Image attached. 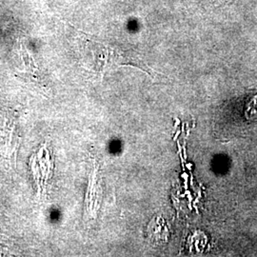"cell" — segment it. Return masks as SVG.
<instances>
[{"mask_svg": "<svg viewBox=\"0 0 257 257\" xmlns=\"http://www.w3.org/2000/svg\"><path fill=\"white\" fill-rule=\"evenodd\" d=\"M206 1H208L209 3H211V4H218V5H229V4H231L232 2H234L235 0H206Z\"/></svg>", "mask_w": 257, "mask_h": 257, "instance_id": "obj_1", "label": "cell"}]
</instances>
